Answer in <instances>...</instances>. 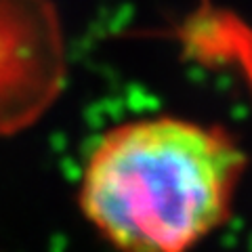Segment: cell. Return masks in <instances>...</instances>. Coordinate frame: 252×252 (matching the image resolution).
<instances>
[{"instance_id":"obj_1","label":"cell","mask_w":252,"mask_h":252,"mask_svg":"<svg viewBox=\"0 0 252 252\" xmlns=\"http://www.w3.org/2000/svg\"><path fill=\"white\" fill-rule=\"evenodd\" d=\"M246 156L217 126L179 118L128 122L89 158L86 219L126 250L177 252L229 217Z\"/></svg>"},{"instance_id":"obj_2","label":"cell","mask_w":252,"mask_h":252,"mask_svg":"<svg viewBox=\"0 0 252 252\" xmlns=\"http://www.w3.org/2000/svg\"><path fill=\"white\" fill-rule=\"evenodd\" d=\"M65 80V46L51 0H0V137L44 114Z\"/></svg>"}]
</instances>
